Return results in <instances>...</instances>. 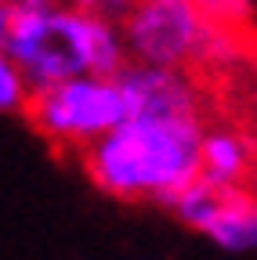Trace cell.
Returning <instances> with one entry per match:
<instances>
[{
    "mask_svg": "<svg viewBox=\"0 0 257 260\" xmlns=\"http://www.w3.org/2000/svg\"><path fill=\"white\" fill-rule=\"evenodd\" d=\"M203 116H127L80 155V170L109 199L174 206L199 181Z\"/></svg>",
    "mask_w": 257,
    "mask_h": 260,
    "instance_id": "obj_1",
    "label": "cell"
},
{
    "mask_svg": "<svg viewBox=\"0 0 257 260\" xmlns=\"http://www.w3.org/2000/svg\"><path fill=\"white\" fill-rule=\"evenodd\" d=\"M4 11V47L33 90L76 76H120L131 65L120 22L102 11H80L62 0H8Z\"/></svg>",
    "mask_w": 257,
    "mask_h": 260,
    "instance_id": "obj_2",
    "label": "cell"
},
{
    "mask_svg": "<svg viewBox=\"0 0 257 260\" xmlns=\"http://www.w3.org/2000/svg\"><path fill=\"white\" fill-rule=\"evenodd\" d=\"M120 29L131 61L192 76L224 69L243 51V32L214 25L196 0H134L120 18Z\"/></svg>",
    "mask_w": 257,
    "mask_h": 260,
    "instance_id": "obj_3",
    "label": "cell"
},
{
    "mask_svg": "<svg viewBox=\"0 0 257 260\" xmlns=\"http://www.w3.org/2000/svg\"><path fill=\"white\" fill-rule=\"evenodd\" d=\"M22 116L51 148L80 159L131 116V102L120 76H76L33 90Z\"/></svg>",
    "mask_w": 257,
    "mask_h": 260,
    "instance_id": "obj_4",
    "label": "cell"
},
{
    "mask_svg": "<svg viewBox=\"0 0 257 260\" xmlns=\"http://www.w3.org/2000/svg\"><path fill=\"white\" fill-rule=\"evenodd\" d=\"M170 213L196 235L224 253L257 249V191L253 188H214L196 181L178 195Z\"/></svg>",
    "mask_w": 257,
    "mask_h": 260,
    "instance_id": "obj_5",
    "label": "cell"
},
{
    "mask_svg": "<svg viewBox=\"0 0 257 260\" xmlns=\"http://www.w3.org/2000/svg\"><path fill=\"white\" fill-rule=\"evenodd\" d=\"M131 116H203L199 80L181 69H156L131 61L120 73Z\"/></svg>",
    "mask_w": 257,
    "mask_h": 260,
    "instance_id": "obj_6",
    "label": "cell"
},
{
    "mask_svg": "<svg viewBox=\"0 0 257 260\" xmlns=\"http://www.w3.org/2000/svg\"><path fill=\"white\" fill-rule=\"evenodd\" d=\"M253 174V145L236 126H207L199 148V181L214 188H250Z\"/></svg>",
    "mask_w": 257,
    "mask_h": 260,
    "instance_id": "obj_7",
    "label": "cell"
},
{
    "mask_svg": "<svg viewBox=\"0 0 257 260\" xmlns=\"http://www.w3.org/2000/svg\"><path fill=\"white\" fill-rule=\"evenodd\" d=\"M29 98H33V87H29L25 73L18 69V61L8 54V47L0 44V112H25Z\"/></svg>",
    "mask_w": 257,
    "mask_h": 260,
    "instance_id": "obj_8",
    "label": "cell"
},
{
    "mask_svg": "<svg viewBox=\"0 0 257 260\" xmlns=\"http://www.w3.org/2000/svg\"><path fill=\"white\" fill-rule=\"evenodd\" d=\"M196 8L214 25L236 29V32H243L250 25V18H253V0H196Z\"/></svg>",
    "mask_w": 257,
    "mask_h": 260,
    "instance_id": "obj_9",
    "label": "cell"
},
{
    "mask_svg": "<svg viewBox=\"0 0 257 260\" xmlns=\"http://www.w3.org/2000/svg\"><path fill=\"white\" fill-rule=\"evenodd\" d=\"M4 32H8V11H4V4H0V44H4Z\"/></svg>",
    "mask_w": 257,
    "mask_h": 260,
    "instance_id": "obj_10",
    "label": "cell"
}]
</instances>
